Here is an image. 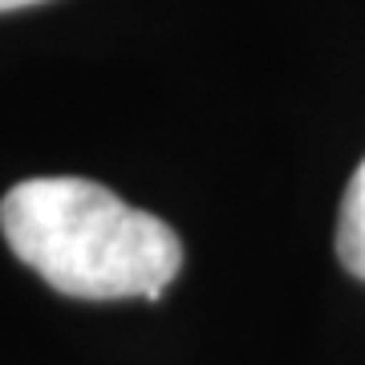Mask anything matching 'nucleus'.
Wrapping results in <instances>:
<instances>
[{"label":"nucleus","mask_w":365,"mask_h":365,"mask_svg":"<svg viewBox=\"0 0 365 365\" xmlns=\"http://www.w3.org/2000/svg\"><path fill=\"white\" fill-rule=\"evenodd\" d=\"M0 232L45 284L81 300H155L182 268L179 235L158 215L73 175L16 182L0 199Z\"/></svg>","instance_id":"nucleus-1"},{"label":"nucleus","mask_w":365,"mask_h":365,"mask_svg":"<svg viewBox=\"0 0 365 365\" xmlns=\"http://www.w3.org/2000/svg\"><path fill=\"white\" fill-rule=\"evenodd\" d=\"M337 256L345 264V272L365 280V158H361V167L353 170L349 187H345V199H341Z\"/></svg>","instance_id":"nucleus-2"},{"label":"nucleus","mask_w":365,"mask_h":365,"mask_svg":"<svg viewBox=\"0 0 365 365\" xmlns=\"http://www.w3.org/2000/svg\"><path fill=\"white\" fill-rule=\"evenodd\" d=\"M29 4H41V0H0V13H13V9H29Z\"/></svg>","instance_id":"nucleus-3"}]
</instances>
